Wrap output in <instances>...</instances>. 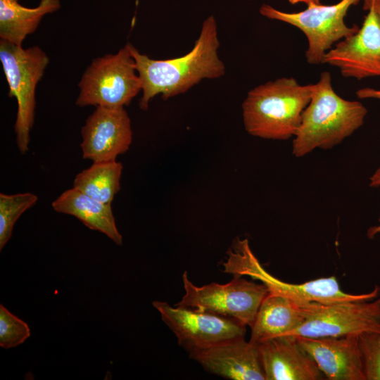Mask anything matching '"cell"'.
<instances>
[{"mask_svg":"<svg viewBox=\"0 0 380 380\" xmlns=\"http://www.w3.org/2000/svg\"><path fill=\"white\" fill-rule=\"evenodd\" d=\"M219 47L217 25L213 15L203 21L194 47L181 57L154 60L129 44L141 84L139 107L146 110L151 99L158 94L168 99L185 93L203 80L223 76L225 66L218 55Z\"/></svg>","mask_w":380,"mask_h":380,"instance_id":"cell-1","label":"cell"},{"mask_svg":"<svg viewBox=\"0 0 380 380\" xmlns=\"http://www.w3.org/2000/svg\"><path fill=\"white\" fill-rule=\"evenodd\" d=\"M367 114L360 101L340 96L334 89L331 74L322 72L293 138V155L301 158L317 148H334L362 126Z\"/></svg>","mask_w":380,"mask_h":380,"instance_id":"cell-2","label":"cell"},{"mask_svg":"<svg viewBox=\"0 0 380 380\" xmlns=\"http://www.w3.org/2000/svg\"><path fill=\"white\" fill-rule=\"evenodd\" d=\"M313 87L314 84H300L292 77L254 87L242 104L245 129L252 136L266 139L293 138Z\"/></svg>","mask_w":380,"mask_h":380,"instance_id":"cell-3","label":"cell"},{"mask_svg":"<svg viewBox=\"0 0 380 380\" xmlns=\"http://www.w3.org/2000/svg\"><path fill=\"white\" fill-rule=\"evenodd\" d=\"M223 262L224 272L249 276L259 280L270 293L287 296L301 302L331 303L346 300H370L376 298L380 287L369 293L352 294L343 291L336 277H322L302 284L283 281L270 274L253 254L247 239H239L229 251Z\"/></svg>","mask_w":380,"mask_h":380,"instance_id":"cell-4","label":"cell"},{"mask_svg":"<svg viewBox=\"0 0 380 380\" xmlns=\"http://www.w3.org/2000/svg\"><path fill=\"white\" fill-rule=\"evenodd\" d=\"M0 61L8 84V96L18 103L14 131L20 153L28 151L34 120L35 90L49 59L39 46L23 48L1 39Z\"/></svg>","mask_w":380,"mask_h":380,"instance_id":"cell-5","label":"cell"},{"mask_svg":"<svg viewBox=\"0 0 380 380\" xmlns=\"http://www.w3.org/2000/svg\"><path fill=\"white\" fill-rule=\"evenodd\" d=\"M80 107H125L141 91L135 61L127 43L115 54L92 61L78 84Z\"/></svg>","mask_w":380,"mask_h":380,"instance_id":"cell-6","label":"cell"},{"mask_svg":"<svg viewBox=\"0 0 380 380\" xmlns=\"http://www.w3.org/2000/svg\"><path fill=\"white\" fill-rule=\"evenodd\" d=\"M361 0H341L332 5H312L297 13H286L270 5L262 4L260 13L269 19L288 23L299 29L306 37L307 62L321 65L325 53L341 39L355 33L357 25L348 26L345 17L350 6Z\"/></svg>","mask_w":380,"mask_h":380,"instance_id":"cell-7","label":"cell"},{"mask_svg":"<svg viewBox=\"0 0 380 380\" xmlns=\"http://www.w3.org/2000/svg\"><path fill=\"white\" fill-rule=\"evenodd\" d=\"M185 293L175 305L214 313L234 319L251 327L259 307L269 293L263 284L250 281L234 275L228 283L194 285L187 272L182 275Z\"/></svg>","mask_w":380,"mask_h":380,"instance_id":"cell-8","label":"cell"},{"mask_svg":"<svg viewBox=\"0 0 380 380\" xmlns=\"http://www.w3.org/2000/svg\"><path fill=\"white\" fill-rule=\"evenodd\" d=\"M303 324L289 335L298 337L380 334V297L370 300L301 302Z\"/></svg>","mask_w":380,"mask_h":380,"instance_id":"cell-9","label":"cell"},{"mask_svg":"<svg viewBox=\"0 0 380 380\" xmlns=\"http://www.w3.org/2000/svg\"><path fill=\"white\" fill-rule=\"evenodd\" d=\"M153 306L186 350L245 336L246 326L226 317L155 300Z\"/></svg>","mask_w":380,"mask_h":380,"instance_id":"cell-10","label":"cell"},{"mask_svg":"<svg viewBox=\"0 0 380 380\" xmlns=\"http://www.w3.org/2000/svg\"><path fill=\"white\" fill-rule=\"evenodd\" d=\"M363 8L368 13L359 30L337 42L323 58L322 64L338 68L344 77H380V16L368 3L363 2Z\"/></svg>","mask_w":380,"mask_h":380,"instance_id":"cell-11","label":"cell"},{"mask_svg":"<svg viewBox=\"0 0 380 380\" xmlns=\"http://www.w3.org/2000/svg\"><path fill=\"white\" fill-rule=\"evenodd\" d=\"M82 158L93 162L116 160L132 141L130 118L125 107H96L81 129Z\"/></svg>","mask_w":380,"mask_h":380,"instance_id":"cell-12","label":"cell"},{"mask_svg":"<svg viewBox=\"0 0 380 380\" xmlns=\"http://www.w3.org/2000/svg\"><path fill=\"white\" fill-rule=\"evenodd\" d=\"M244 337L187 351L191 359L211 374L233 380H265L258 346Z\"/></svg>","mask_w":380,"mask_h":380,"instance_id":"cell-13","label":"cell"},{"mask_svg":"<svg viewBox=\"0 0 380 380\" xmlns=\"http://www.w3.org/2000/svg\"><path fill=\"white\" fill-rule=\"evenodd\" d=\"M265 380H319L324 375L293 335L277 336L257 344Z\"/></svg>","mask_w":380,"mask_h":380,"instance_id":"cell-14","label":"cell"},{"mask_svg":"<svg viewBox=\"0 0 380 380\" xmlns=\"http://www.w3.org/2000/svg\"><path fill=\"white\" fill-rule=\"evenodd\" d=\"M358 336L298 337L328 380H365Z\"/></svg>","mask_w":380,"mask_h":380,"instance_id":"cell-15","label":"cell"},{"mask_svg":"<svg viewBox=\"0 0 380 380\" xmlns=\"http://www.w3.org/2000/svg\"><path fill=\"white\" fill-rule=\"evenodd\" d=\"M301 301L268 293L262 300L252 326L249 341L260 342L289 335L304 322Z\"/></svg>","mask_w":380,"mask_h":380,"instance_id":"cell-16","label":"cell"},{"mask_svg":"<svg viewBox=\"0 0 380 380\" xmlns=\"http://www.w3.org/2000/svg\"><path fill=\"white\" fill-rule=\"evenodd\" d=\"M51 205L55 211L75 217L87 227L101 232L115 244H122L111 204L97 201L72 187L63 191Z\"/></svg>","mask_w":380,"mask_h":380,"instance_id":"cell-17","label":"cell"},{"mask_svg":"<svg viewBox=\"0 0 380 380\" xmlns=\"http://www.w3.org/2000/svg\"><path fill=\"white\" fill-rule=\"evenodd\" d=\"M61 7L60 0H40L34 8L23 6L19 0H0V37L18 46L38 27L42 18Z\"/></svg>","mask_w":380,"mask_h":380,"instance_id":"cell-18","label":"cell"},{"mask_svg":"<svg viewBox=\"0 0 380 380\" xmlns=\"http://www.w3.org/2000/svg\"><path fill=\"white\" fill-rule=\"evenodd\" d=\"M122 168L116 160L93 162L75 176L72 187L97 201L111 204L120 189Z\"/></svg>","mask_w":380,"mask_h":380,"instance_id":"cell-19","label":"cell"},{"mask_svg":"<svg viewBox=\"0 0 380 380\" xmlns=\"http://www.w3.org/2000/svg\"><path fill=\"white\" fill-rule=\"evenodd\" d=\"M38 201V196L26 192L15 194H0V251L10 240L18 218Z\"/></svg>","mask_w":380,"mask_h":380,"instance_id":"cell-20","label":"cell"},{"mask_svg":"<svg viewBox=\"0 0 380 380\" xmlns=\"http://www.w3.org/2000/svg\"><path fill=\"white\" fill-rule=\"evenodd\" d=\"M31 335L29 325L0 305V346L10 349L23 343Z\"/></svg>","mask_w":380,"mask_h":380,"instance_id":"cell-21","label":"cell"},{"mask_svg":"<svg viewBox=\"0 0 380 380\" xmlns=\"http://www.w3.org/2000/svg\"><path fill=\"white\" fill-rule=\"evenodd\" d=\"M358 342L365 380H380V334H361Z\"/></svg>","mask_w":380,"mask_h":380,"instance_id":"cell-22","label":"cell"},{"mask_svg":"<svg viewBox=\"0 0 380 380\" xmlns=\"http://www.w3.org/2000/svg\"><path fill=\"white\" fill-rule=\"evenodd\" d=\"M369 186L376 188L380 186V165L374 172L369 179ZM377 225L369 227L367 232V236L369 239H374L377 234H380V216L378 220Z\"/></svg>","mask_w":380,"mask_h":380,"instance_id":"cell-23","label":"cell"},{"mask_svg":"<svg viewBox=\"0 0 380 380\" xmlns=\"http://www.w3.org/2000/svg\"><path fill=\"white\" fill-rule=\"evenodd\" d=\"M355 94L358 99H373L380 100V89H376L371 87H364L359 89Z\"/></svg>","mask_w":380,"mask_h":380,"instance_id":"cell-24","label":"cell"},{"mask_svg":"<svg viewBox=\"0 0 380 380\" xmlns=\"http://www.w3.org/2000/svg\"><path fill=\"white\" fill-rule=\"evenodd\" d=\"M290 4H296L298 3H304L307 5V6H312V5H318L321 4L320 0H288Z\"/></svg>","mask_w":380,"mask_h":380,"instance_id":"cell-25","label":"cell"},{"mask_svg":"<svg viewBox=\"0 0 380 380\" xmlns=\"http://www.w3.org/2000/svg\"><path fill=\"white\" fill-rule=\"evenodd\" d=\"M373 6L376 12L380 16V0H361Z\"/></svg>","mask_w":380,"mask_h":380,"instance_id":"cell-26","label":"cell"},{"mask_svg":"<svg viewBox=\"0 0 380 380\" xmlns=\"http://www.w3.org/2000/svg\"><path fill=\"white\" fill-rule=\"evenodd\" d=\"M379 296L380 297V289H379Z\"/></svg>","mask_w":380,"mask_h":380,"instance_id":"cell-27","label":"cell"}]
</instances>
